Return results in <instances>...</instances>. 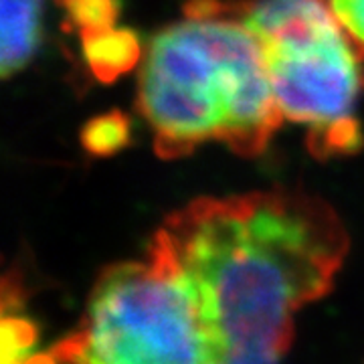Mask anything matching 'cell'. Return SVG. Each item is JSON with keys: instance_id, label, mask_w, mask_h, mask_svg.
Instances as JSON below:
<instances>
[{"instance_id": "obj_1", "label": "cell", "mask_w": 364, "mask_h": 364, "mask_svg": "<svg viewBox=\"0 0 364 364\" xmlns=\"http://www.w3.org/2000/svg\"><path fill=\"white\" fill-rule=\"evenodd\" d=\"M164 229L191 275L221 363H273L294 316L324 298L348 253L338 213L318 196L272 188L196 198Z\"/></svg>"}, {"instance_id": "obj_2", "label": "cell", "mask_w": 364, "mask_h": 364, "mask_svg": "<svg viewBox=\"0 0 364 364\" xmlns=\"http://www.w3.org/2000/svg\"><path fill=\"white\" fill-rule=\"evenodd\" d=\"M138 109L162 158L186 156L210 140L257 156L284 122L253 31L235 16L193 4L186 21L150 41Z\"/></svg>"}, {"instance_id": "obj_3", "label": "cell", "mask_w": 364, "mask_h": 364, "mask_svg": "<svg viewBox=\"0 0 364 364\" xmlns=\"http://www.w3.org/2000/svg\"><path fill=\"white\" fill-rule=\"evenodd\" d=\"M35 363H221L191 275L162 227L142 259L107 267L79 326Z\"/></svg>"}, {"instance_id": "obj_4", "label": "cell", "mask_w": 364, "mask_h": 364, "mask_svg": "<svg viewBox=\"0 0 364 364\" xmlns=\"http://www.w3.org/2000/svg\"><path fill=\"white\" fill-rule=\"evenodd\" d=\"M198 9L229 14L253 31L284 119L308 128L314 156L352 154L363 134L354 117L360 55L328 0H195Z\"/></svg>"}, {"instance_id": "obj_5", "label": "cell", "mask_w": 364, "mask_h": 364, "mask_svg": "<svg viewBox=\"0 0 364 364\" xmlns=\"http://www.w3.org/2000/svg\"><path fill=\"white\" fill-rule=\"evenodd\" d=\"M43 0H2L0 9V71L4 77L31 61L41 41Z\"/></svg>"}, {"instance_id": "obj_6", "label": "cell", "mask_w": 364, "mask_h": 364, "mask_svg": "<svg viewBox=\"0 0 364 364\" xmlns=\"http://www.w3.org/2000/svg\"><path fill=\"white\" fill-rule=\"evenodd\" d=\"M85 59L91 71L104 81H112L126 73L140 57V43L130 31L116 26L81 33Z\"/></svg>"}, {"instance_id": "obj_7", "label": "cell", "mask_w": 364, "mask_h": 364, "mask_svg": "<svg viewBox=\"0 0 364 364\" xmlns=\"http://www.w3.org/2000/svg\"><path fill=\"white\" fill-rule=\"evenodd\" d=\"M130 138V122L119 112H112L105 116L91 119L83 128L81 142L91 154H114Z\"/></svg>"}, {"instance_id": "obj_8", "label": "cell", "mask_w": 364, "mask_h": 364, "mask_svg": "<svg viewBox=\"0 0 364 364\" xmlns=\"http://www.w3.org/2000/svg\"><path fill=\"white\" fill-rule=\"evenodd\" d=\"M67 16L81 33L116 26V0H61Z\"/></svg>"}, {"instance_id": "obj_9", "label": "cell", "mask_w": 364, "mask_h": 364, "mask_svg": "<svg viewBox=\"0 0 364 364\" xmlns=\"http://www.w3.org/2000/svg\"><path fill=\"white\" fill-rule=\"evenodd\" d=\"M2 360H28L35 346V328L33 324L11 312H2Z\"/></svg>"}, {"instance_id": "obj_10", "label": "cell", "mask_w": 364, "mask_h": 364, "mask_svg": "<svg viewBox=\"0 0 364 364\" xmlns=\"http://www.w3.org/2000/svg\"><path fill=\"white\" fill-rule=\"evenodd\" d=\"M328 4L364 61V0H328Z\"/></svg>"}]
</instances>
